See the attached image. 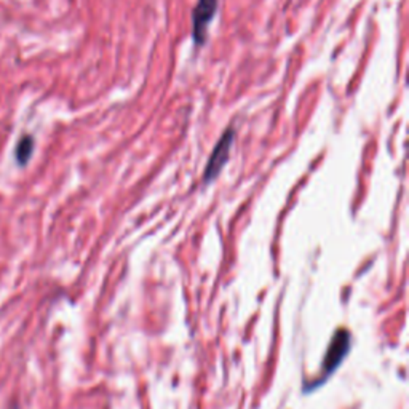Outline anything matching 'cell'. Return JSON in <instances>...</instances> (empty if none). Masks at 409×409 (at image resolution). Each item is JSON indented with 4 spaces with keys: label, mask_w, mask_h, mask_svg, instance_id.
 I'll list each match as a JSON object with an SVG mask.
<instances>
[{
    "label": "cell",
    "mask_w": 409,
    "mask_h": 409,
    "mask_svg": "<svg viewBox=\"0 0 409 409\" xmlns=\"http://www.w3.org/2000/svg\"><path fill=\"white\" fill-rule=\"evenodd\" d=\"M234 139H235L234 128H227V130L224 131L223 136H220L219 143L216 144V147H214V150H213L211 157H209V160H208L207 168H205V176H203L205 182H211L214 177H218L220 170H223L225 163H227L230 149H232V144H234Z\"/></svg>",
    "instance_id": "6da1fadb"
},
{
    "label": "cell",
    "mask_w": 409,
    "mask_h": 409,
    "mask_svg": "<svg viewBox=\"0 0 409 409\" xmlns=\"http://www.w3.org/2000/svg\"><path fill=\"white\" fill-rule=\"evenodd\" d=\"M348 351H351V335H348V331L344 330L337 331L335 337L331 339V344L326 351L325 360H323V378H328L331 373H335V369L344 362Z\"/></svg>",
    "instance_id": "7a4b0ae2"
},
{
    "label": "cell",
    "mask_w": 409,
    "mask_h": 409,
    "mask_svg": "<svg viewBox=\"0 0 409 409\" xmlns=\"http://www.w3.org/2000/svg\"><path fill=\"white\" fill-rule=\"evenodd\" d=\"M218 10V0H198L192 13V35L197 45H202L207 39L208 26Z\"/></svg>",
    "instance_id": "3957f363"
},
{
    "label": "cell",
    "mask_w": 409,
    "mask_h": 409,
    "mask_svg": "<svg viewBox=\"0 0 409 409\" xmlns=\"http://www.w3.org/2000/svg\"><path fill=\"white\" fill-rule=\"evenodd\" d=\"M32 149H34V139L31 136H24L18 143V147H16V160H18L19 165L28 163V160L32 155Z\"/></svg>",
    "instance_id": "277c9868"
}]
</instances>
